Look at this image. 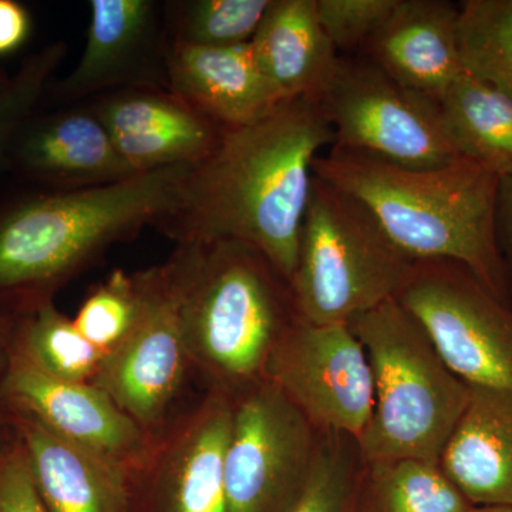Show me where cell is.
Instances as JSON below:
<instances>
[{
  "label": "cell",
  "mask_w": 512,
  "mask_h": 512,
  "mask_svg": "<svg viewBox=\"0 0 512 512\" xmlns=\"http://www.w3.org/2000/svg\"><path fill=\"white\" fill-rule=\"evenodd\" d=\"M332 126L315 97L286 100L247 126L225 128L185 178L157 227L181 242L237 241L261 252L291 284L320 150Z\"/></svg>",
  "instance_id": "1"
},
{
  "label": "cell",
  "mask_w": 512,
  "mask_h": 512,
  "mask_svg": "<svg viewBox=\"0 0 512 512\" xmlns=\"http://www.w3.org/2000/svg\"><path fill=\"white\" fill-rule=\"evenodd\" d=\"M194 165L119 183L33 195L0 211V309L53 301L104 252L173 212Z\"/></svg>",
  "instance_id": "2"
},
{
  "label": "cell",
  "mask_w": 512,
  "mask_h": 512,
  "mask_svg": "<svg viewBox=\"0 0 512 512\" xmlns=\"http://www.w3.org/2000/svg\"><path fill=\"white\" fill-rule=\"evenodd\" d=\"M313 174L366 205L414 261L458 262L507 301L495 235L497 175L463 157L436 168H406L338 147L316 158Z\"/></svg>",
  "instance_id": "3"
},
{
  "label": "cell",
  "mask_w": 512,
  "mask_h": 512,
  "mask_svg": "<svg viewBox=\"0 0 512 512\" xmlns=\"http://www.w3.org/2000/svg\"><path fill=\"white\" fill-rule=\"evenodd\" d=\"M192 375L237 397L265 382L269 357L298 318L291 285L237 241L181 242L167 259Z\"/></svg>",
  "instance_id": "4"
},
{
  "label": "cell",
  "mask_w": 512,
  "mask_h": 512,
  "mask_svg": "<svg viewBox=\"0 0 512 512\" xmlns=\"http://www.w3.org/2000/svg\"><path fill=\"white\" fill-rule=\"evenodd\" d=\"M349 326L369 357L375 393L372 420L359 439L363 460L439 464L470 386L454 375L423 325L396 298L360 313Z\"/></svg>",
  "instance_id": "5"
},
{
  "label": "cell",
  "mask_w": 512,
  "mask_h": 512,
  "mask_svg": "<svg viewBox=\"0 0 512 512\" xmlns=\"http://www.w3.org/2000/svg\"><path fill=\"white\" fill-rule=\"evenodd\" d=\"M414 262L366 205L313 175L289 284L303 320L349 323L396 298Z\"/></svg>",
  "instance_id": "6"
},
{
  "label": "cell",
  "mask_w": 512,
  "mask_h": 512,
  "mask_svg": "<svg viewBox=\"0 0 512 512\" xmlns=\"http://www.w3.org/2000/svg\"><path fill=\"white\" fill-rule=\"evenodd\" d=\"M319 99L335 136L332 147L406 168H436L461 158L440 104L363 55H340Z\"/></svg>",
  "instance_id": "7"
},
{
  "label": "cell",
  "mask_w": 512,
  "mask_h": 512,
  "mask_svg": "<svg viewBox=\"0 0 512 512\" xmlns=\"http://www.w3.org/2000/svg\"><path fill=\"white\" fill-rule=\"evenodd\" d=\"M446 365L468 386L512 393V308L467 266L414 262L399 293Z\"/></svg>",
  "instance_id": "8"
},
{
  "label": "cell",
  "mask_w": 512,
  "mask_h": 512,
  "mask_svg": "<svg viewBox=\"0 0 512 512\" xmlns=\"http://www.w3.org/2000/svg\"><path fill=\"white\" fill-rule=\"evenodd\" d=\"M319 431L269 382L234 397L225 457L227 512H288L311 471Z\"/></svg>",
  "instance_id": "9"
},
{
  "label": "cell",
  "mask_w": 512,
  "mask_h": 512,
  "mask_svg": "<svg viewBox=\"0 0 512 512\" xmlns=\"http://www.w3.org/2000/svg\"><path fill=\"white\" fill-rule=\"evenodd\" d=\"M136 275L141 291L136 326L103 357L92 383L157 441L178 414L192 370L167 262Z\"/></svg>",
  "instance_id": "10"
},
{
  "label": "cell",
  "mask_w": 512,
  "mask_h": 512,
  "mask_svg": "<svg viewBox=\"0 0 512 512\" xmlns=\"http://www.w3.org/2000/svg\"><path fill=\"white\" fill-rule=\"evenodd\" d=\"M265 380L318 431L359 441L372 420V369L349 323L313 325L298 316L269 357Z\"/></svg>",
  "instance_id": "11"
},
{
  "label": "cell",
  "mask_w": 512,
  "mask_h": 512,
  "mask_svg": "<svg viewBox=\"0 0 512 512\" xmlns=\"http://www.w3.org/2000/svg\"><path fill=\"white\" fill-rule=\"evenodd\" d=\"M234 420V397L204 390L178 412L131 478L147 512H227L225 457Z\"/></svg>",
  "instance_id": "12"
},
{
  "label": "cell",
  "mask_w": 512,
  "mask_h": 512,
  "mask_svg": "<svg viewBox=\"0 0 512 512\" xmlns=\"http://www.w3.org/2000/svg\"><path fill=\"white\" fill-rule=\"evenodd\" d=\"M12 412L35 420L47 431L96 454L131 477L143 468L156 440L93 383L52 379L12 360L0 386Z\"/></svg>",
  "instance_id": "13"
},
{
  "label": "cell",
  "mask_w": 512,
  "mask_h": 512,
  "mask_svg": "<svg viewBox=\"0 0 512 512\" xmlns=\"http://www.w3.org/2000/svg\"><path fill=\"white\" fill-rule=\"evenodd\" d=\"M90 10L82 57L69 76L55 84L53 100L76 106L133 87L168 89L170 40L157 3L93 0Z\"/></svg>",
  "instance_id": "14"
},
{
  "label": "cell",
  "mask_w": 512,
  "mask_h": 512,
  "mask_svg": "<svg viewBox=\"0 0 512 512\" xmlns=\"http://www.w3.org/2000/svg\"><path fill=\"white\" fill-rule=\"evenodd\" d=\"M120 156L137 174L197 165L225 128L163 87H133L89 101Z\"/></svg>",
  "instance_id": "15"
},
{
  "label": "cell",
  "mask_w": 512,
  "mask_h": 512,
  "mask_svg": "<svg viewBox=\"0 0 512 512\" xmlns=\"http://www.w3.org/2000/svg\"><path fill=\"white\" fill-rule=\"evenodd\" d=\"M8 167L60 191L101 187L137 174L87 103L30 117L13 143Z\"/></svg>",
  "instance_id": "16"
},
{
  "label": "cell",
  "mask_w": 512,
  "mask_h": 512,
  "mask_svg": "<svg viewBox=\"0 0 512 512\" xmlns=\"http://www.w3.org/2000/svg\"><path fill=\"white\" fill-rule=\"evenodd\" d=\"M458 16L460 6L448 0H399L359 55L403 86L440 104L464 73Z\"/></svg>",
  "instance_id": "17"
},
{
  "label": "cell",
  "mask_w": 512,
  "mask_h": 512,
  "mask_svg": "<svg viewBox=\"0 0 512 512\" xmlns=\"http://www.w3.org/2000/svg\"><path fill=\"white\" fill-rule=\"evenodd\" d=\"M168 90L224 128L247 126L284 103L256 63L251 45L170 43Z\"/></svg>",
  "instance_id": "18"
},
{
  "label": "cell",
  "mask_w": 512,
  "mask_h": 512,
  "mask_svg": "<svg viewBox=\"0 0 512 512\" xmlns=\"http://www.w3.org/2000/svg\"><path fill=\"white\" fill-rule=\"evenodd\" d=\"M9 412L47 511L131 512L133 477L127 471L60 439L28 416Z\"/></svg>",
  "instance_id": "19"
},
{
  "label": "cell",
  "mask_w": 512,
  "mask_h": 512,
  "mask_svg": "<svg viewBox=\"0 0 512 512\" xmlns=\"http://www.w3.org/2000/svg\"><path fill=\"white\" fill-rule=\"evenodd\" d=\"M439 466L474 507H512V393L470 386Z\"/></svg>",
  "instance_id": "20"
},
{
  "label": "cell",
  "mask_w": 512,
  "mask_h": 512,
  "mask_svg": "<svg viewBox=\"0 0 512 512\" xmlns=\"http://www.w3.org/2000/svg\"><path fill=\"white\" fill-rule=\"evenodd\" d=\"M249 45L284 100L319 99L340 56L320 25L315 0H272Z\"/></svg>",
  "instance_id": "21"
},
{
  "label": "cell",
  "mask_w": 512,
  "mask_h": 512,
  "mask_svg": "<svg viewBox=\"0 0 512 512\" xmlns=\"http://www.w3.org/2000/svg\"><path fill=\"white\" fill-rule=\"evenodd\" d=\"M460 157L498 178L512 177V99L467 72L440 101Z\"/></svg>",
  "instance_id": "22"
},
{
  "label": "cell",
  "mask_w": 512,
  "mask_h": 512,
  "mask_svg": "<svg viewBox=\"0 0 512 512\" xmlns=\"http://www.w3.org/2000/svg\"><path fill=\"white\" fill-rule=\"evenodd\" d=\"M12 315V360L63 382H93L104 355L55 302H40Z\"/></svg>",
  "instance_id": "23"
},
{
  "label": "cell",
  "mask_w": 512,
  "mask_h": 512,
  "mask_svg": "<svg viewBox=\"0 0 512 512\" xmlns=\"http://www.w3.org/2000/svg\"><path fill=\"white\" fill-rule=\"evenodd\" d=\"M439 464L419 458L365 461L357 512H471Z\"/></svg>",
  "instance_id": "24"
},
{
  "label": "cell",
  "mask_w": 512,
  "mask_h": 512,
  "mask_svg": "<svg viewBox=\"0 0 512 512\" xmlns=\"http://www.w3.org/2000/svg\"><path fill=\"white\" fill-rule=\"evenodd\" d=\"M458 46L464 72L512 99V0H464Z\"/></svg>",
  "instance_id": "25"
},
{
  "label": "cell",
  "mask_w": 512,
  "mask_h": 512,
  "mask_svg": "<svg viewBox=\"0 0 512 512\" xmlns=\"http://www.w3.org/2000/svg\"><path fill=\"white\" fill-rule=\"evenodd\" d=\"M272 0H184L164 6L170 43L200 47L247 45Z\"/></svg>",
  "instance_id": "26"
},
{
  "label": "cell",
  "mask_w": 512,
  "mask_h": 512,
  "mask_svg": "<svg viewBox=\"0 0 512 512\" xmlns=\"http://www.w3.org/2000/svg\"><path fill=\"white\" fill-rule=\"evenodd\" d=\"M363 468L355 437L319 431L311 471L288 512H357Z\"/></svg>",
  "instance_id": "27"
},
{
  "label": "cell",
  "mask_w": 512,
  "mask_h": 512,
  "mask_svg": "<svg viewBox=\"0 0 512 512\" xmlns=\"http://www.w3.org/2000/svg\"><path fill=\"white\" fill-rule=\"evenodd\" d=\"M141 312L137 275L111 272L84 299L73 322L84 338L104 356L117 348L136 326Z\"/></svg>",
  "instance_id": "28"
},
{
  "label": "cell",
  "mask_w": 512,
  "mask_h": 512,
  "mask_svg": "<svg viewBox=\"0 0 512 512\" xmlns=\"http://www.w3.org/2000/svg\"><path fill=\"white\" fill-rule=\"evenodd\" d=\"M66 53L67 45L63 40L43 47L22 63L0 93V171L8 167L10 151L20 128L33 116Z\"/></svg>",
  "instance_id": "29"
},
{
  "label": "cell",
  "mask_w": 512,
  "mask_h": 512,
  "mask_svg": "<svg viewBox=\"0 0 512 512\" xmlns=\"http://www.w3.org/2000/svg\"><path fill=\"white\" fill-rule=\"evenodd\" d=\"M320 25L339 55H359L399 0H315Z\"/></svg>",
  "instance_id": "30"
},
{
  "label": "cell",
  "mask_w": 512,
  "mask_h": 512,
  "mask_svg": "<svg viewBox=\"0 0 512 512\" xmlns=\"http://www.w3.org/2000/svg\"><path fill=\"white\" fill-rule=\"evenodd\" d=\"M0 512H49L37 491L28 454L15 430L0 454Z\"/></svg>",
  "instance_id": "31"
},
{
  "label": "cell",
  "mask_w": 512,
  "mask_h": 512,
  "mask_svg": "<svg viewBox=\"0 0 512 512\" xmlns=\"http://www.w3.org/2000/svg\"><path fill=\"white\" fill-rule=\"evenodd\" d=\"M32 32L28 8L16 0H0V57L18 52Z\"/></svg>",
  "instance_id": "32"
},
{
  "label": "cell",
  "mask_w": 512,
  "mask_h": 512,
  "mask_svg": "<svg viewBox=\"0 0 512 512\" xmlns=\"http://www.w3.org/2000/svg\"><path fill=\"white\" fill-rule=\"evenodd\" d=\"M495 235L498 249L507 272L508 286L512 284V177L500 178L495 204Z\"/></svg>",
  "instance_id": "33"
},
{
  "label": "cell",
  "mask_w": 512,
  "mask_h": 512,
  "mask_svg": "<svg viewBox=\"0 0 512 512\" xmlns=\"http://www.w3.org/2000/svg\"><path fill=\"white\" fill-rule=\"evenodd\" d=\"M12 313L0 309V386L8 375L10 362H12Z\"/></svg>",
  "instance_id": "34"
},
{
  "label": "cell",
  "mask_w": 512,
  "mask_h": 512,
  "mask_svg": "<svg viewBox=\"0 0 512 512\" xmlns=\"http://www.w3.org/2000/svg\"><path fill=\"white\" fill-rule=\"evenodd\" d=\"M12 430V417H10L8 406L0 399V454H2L5 444L8 443Z\"/></svg>",
  "instance_id": "35"
},
{
  "label": "cell",
  "mask_w": 512,
  "mask_h": 512,
  "mask_svg": "<svg viewBox=\"0 0 512 512\" xmlns=\"http://www.w3.org/2000/svg\"><path fill=\"white\" fill-rule=\"evenodd\" d=\"M471 512H512V507H504V505H484V507H474Z\"/></svg>",
  "instance_id": "36"
},
{
  "label": "cell",
  "mask_w": 512,
  "mask_h": 512,
  "mask_svg": "<svg viewBox=\"0 0 512 512\" xmlns=\"http://www.w3.org/2000/svg\"><path fill=\"white\" fill-rule=\"evenodd\" d=\"M9 80V76H5V74L0 73V93H2L3 89H5V87L8 86Z\"/></svg>",
  "instance_id": "37"
}]
</instances>
